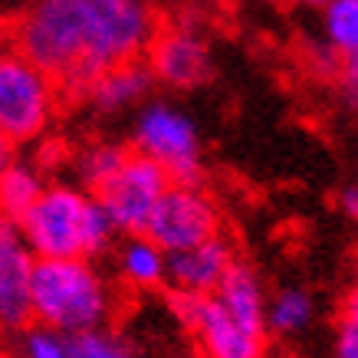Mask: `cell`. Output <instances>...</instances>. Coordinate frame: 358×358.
<instances>
[{
  "label": "cell",
  "instance_id": "1",
  "mask_svg": "<svg viewBox=\"0 0 358 358\" xmlns=\"http://www.w3.org/2000/svg\"><path fill=\"white\" fill-rule=\"evenodd\" d=\"M155 30L148 0H30L13 23L10 43L56 89L83 96L109 66L141 59Z\"/></svg>",
  "mask_w": 358,
  "mask_h": 358
},
{
  "label": "cell",
  "instance_id": "2",
  "mask_svg": "<svg viewBox=\"0 0 358 358\" xmlns=\"http://www.w3.org/2000/svg\"><path fill=\"white\" fill-rule=\"evenodd\" d=\"M115 296L109 280L89 257H50L33 260L30 273V315L36 326L63 336L106 326Z\"/></svg>",
  "mask_w": 358,
  "mask_h": 358
},
{
  "label": "cell",
  "instance_id": "3",
  "mask_svg": "<svg viewBox=\"0 0 358 358\" xmlns=\"http://www.w3.org/2000/svg\"><path fill=\"white\" fill-rule=\"evenodd\" d=\"M131 152L152 158L174 185H201L204 152L197 122L171 99H145L131 122Z\"/></svg>",
  "mask_w": 358,
  "mask_h": 358
},
{
  "label": "cell",
  "instance_id": "4",
  "mask_svg": "<svg viewBox=\"0 0 358 358\" xmlns=\"http://www.w3.org/2000/svg\"><path fill=\"white\" fill-rule=\"evenodd\" d=\"M59 89L40 66L20 53L0 56V138L10 145H33L53 125Z\"/></svg>",
  "mask_w": 358,
  "mask_h": 358
},
{
  "label": "cell",
  "instance_id": "5",
  "mask_svg": "<svg viewBox=\"0 0 358 358\" xmlns=\"http://www.w3.org/2000/svg\"><path fill=\"white\" fill-rule=\"evenodd\" d=\"M86 201L89 194L73 181H46L40 197L23 210L20 220H13L23 243L30 247L36 260L83 257L79 253V234H83Z\"/></svg>",
  "mask_w": 358,
  "mask_h": 358
},
{
  "label": "cell",
  "instance_id": "6",
  "mask_svg": "<svg viewBox=\"0 0 358 358\" xmlns=\"http://www.w3.org/2000/svg\"><path fill=\"white\" fill-rule=\"evenodd\" d=\"M141 234L155 240L164 253L194 247L220 234V207L201 185H168L155 201Z\"/></svg>",
  "mask_w": 358,
  "mask_h": 358
},
{
  "label": "cell",
  "instance_id": "7",
  "mask_svg": "<svg viewBox=\"0 0 358 358\" xmlns=\"http://www.w3.org/2000/svg\"><path fill=\"white\" fill-rule=\"evenodd\" d=\"M171 313L197 338L204 358H263L266 332L240 326L214 296H194L171 289Z\"/></svg>",
  "mask_w": 358,
  "mask_h": 358
},
{
  "label": "cell",
  "instance_id": "8",
  "mask_svg": "<svg viewBox=\"0 0 358 358\" xmlns=\"http://www.w3.org/2000/svg\"><path fill=\"white\" fill-rule=\"evenodd\" d=\"M168 185H171V178L152 158H145V155L129 148L125 162L119 164V171L99 187L96 197L99 204L106 207V214L112 217L119 234H141L155 201L162 197V191Z\"/></svg>",
  "mask_w": 358,
  "mask_h": 358
},
{
  "label": "cell",
  "instance_id": "9",
  "mask_svg": "<svg viewBox=\"0 0 358 358\" xmlns=\"http://www.w3.org/2000/svg\"><path fill=\"white\" fill-rule=\"evenodd\" d=\"M145 66L155 83L178 92L201 89L214 79V53L210 43L191 27H164L155 30L145 46Z\"/></svg>",
  "mask_w": 358,
  "mask_h": 358
},
{
  "label": "cell",
  "instance_id": "10",
  "mask_svg": "<svg viewBox=\"0 0 358 358\" xmlns=\"http://www.w3.org/2000/svg\"><path fill=\"white\" fill-rule=\"evenodd\" d=\"M30 247L23 243L17 224L0 217V329L20 332L33 322L30 315Z\"/></svg>",
  "mask_w": 358,
  "mask_h": 358
},
{
  "label": "cell",
  "instance_id": "11",
  "mask_svg": "<svg viewBox=\"0 0 358 358\" xmlns=\"http://www.w3.org/2000/svg\"><path fill=\"white\" fill-rule=\"evenodd\" d=\"M234 243L224 234L201 240L194 247L174 250L168 253L164 263V282L178 289V293H194V296H210L214 286L220 282V276L227 273V266L234 263Z\"/></svg>",
  "mask_w": 358,
  "mask_h": 358
},
{
  "label": "cell",
  "instance_id": "12",
  "mask_svg": "<svg viewBox=\"0 0 358 358\" xmlns=\"http://www.w3.org/2000/svg\"><path fill=\"white\" fill-rule=\"evenodd\" d=\"M152 89H155V79L148 73V66L141 59H129V63L109 66L106 73H99L86 86L83 96L92 102L96 112L119 115V112H129L135 106H141L145 99L152 96Z\"/></svg>",
  "mask_w": 358,
  "mask_h": 358
},
{
  "label": "cell",
  "instance_id": "13",
  "mask_svg": "<svg viewBox=\"0 0 358 358\" xmlns=\"http://www.w3.org/2000/svg\"><path fill=\"white\" fill-rule=\"evenodd\" d=\"M214 299H217L227 315H234L240 326L253 329V332H266V286H263L260 273L253 270L247 260H237L227 266V273L220 276V282L214 286Z\"/></svg>",
  "mask_w": 358,
  "mask_h": 358
},
{
  "label": "cell",
  "instance_id": "14",
  "mask_svg": "<svg viewBox=\"0 0 358 358\" xmlns=\"http://www.w3.org/2000/svg\"><path fill=\"white\" fill-rule=\"evenodd\" d=\"M112 253H115L119 280L129 282L131 289H158V286H164L168 253L145 234H125V240L115 243Z\"/></svg>",
  "mask_w": 358,
  "mask_h": 358
},
{
  "label": "cell",
  "instance_id": "15",
  "mask_svg": "<svg viewBox=\"0 0 358 358\" xmlns=\"http://www.w3.org/2000/svg\"><path fill=\"white\" fill-rule=\"evenodd\" d=\"M266 332L282 338L303 336L315 322V299L306 286H280L273 299H266Z\"/></svg>",
  "mask_w": 358,
  "mask_h": 358
},
{
  "label": "cell",
  "instance_id": "16",
  "mask_svg": "<svg viewBox=\"0 0 358 358\" xmlns=\"http://www.w3.org/2000/svg\"><path fill=\"white\" fill-rule=\"evenodd\" d=\"M125 155H129V145H122V141H92L86 148H79L73 155V162H69L73 185H79L86 194H96L99 187L119 171Z\"/></svg>",
  "mask_w": 358,
  "mask_h": 358
},
{
  "label": "cell",
  "instance_id": "17",
  "mask_svg": "<svg viewBox=\"0 0 358 358\" xmlns=\"http://www.w3.org/2000/svg\"><path fill=\"white\" fill-rule=\"evenodd\" d=\"M46 178L43 171L30 162L13 158L3 171H0V217L20 220V214L40 197Z\"/></svg>",
  "mask_w": 358,
  "mask_h": 358
},
{
  "label": "cell",
  "instance_id": "18",
  "mask_svg": "<svg viewBox=\"0 0 358 358\" xmlns=\"http://www.w3.org/2000/svg\"><path fill=\"white\" fill-rule=\"evenodd\" d=\"M322 33L342 63H358V0H329L322 7Z\"/></svg>",
  "mask_w": 358,
  "mask_h": 358
},
{
  "label": "cell",
  "instance_id": "19",
  "mask_svg": "<svg viewBox=\"0 0 358 358\" xmlns=\"http://www.w3.org/2000/svg\"><path fill=\"white\" fill-rule=\"evenodd\" d=\"M66 348H69V358H135L129 338L106 326L66 336Z\"/></svg>",
  "mask_w": 358,
  "mask_h": 358
},
{
  "label": "cell",
  "instance_id": "20",
  "mask_svg": "<svg viewBox=\"0 0 358 358\" xmlns=\"http://www.w3.org/2000/svg\"><path fill=\"white\" fill-rule=\"evenodd\" d=\"M115 237H119V230H115L112 217L106 214V207L99 204L96 194H89L86 214H83V234H79V253L89 257V260L106 257L115 247Z\"/></svg>",
  "mask_w": 358,
  "mask_h": 358
},
{
  "label": "cell",
  "instance_id": "21",
  "mask_svg": "<svg viewBox=\"0 0 358 358\" xmlns=\"http://www.w3.org/2000/svg\"><path fill=\"white\" fill-rule=\"evenodd\" d=\"M23 358H69V348H66V336L56 332V329L46 326H27V336H23Z\"/></svg>",
  "mask_w": 358,
  "mask_h": 358
},
{
  "label": "cell",
  "instance_id": "22",
  "mask_svg": "<svg viewBox=\"0 0 358 358\" xmlns=\"http://www.w3.org/2000/svg\"><path fill=\"white\" fill-rule=\"evenodd\" d=\"M336 358H358V299L355 293L345 299L336 326Z\"/></svg>",
  "mask_w": 358,
  "mask_h": 358
},
{
  "label": "cell",
  "instance_id": "23",
  "mask_svg": "<svg viewBox=\"0 0 358 358\" xmlns=\"http://www.w3.org/2000/svg\"><path fill=\"white\" fill-rule=\"evenodd\" d=\"M338 207H342L345 217H352V220L358 217V187L355 185H345L338 191Z\"/></svg>",
  "mask_w": 358,
  "mask_h": 358
},
{
  "label": "cell",
  "instance_id": "24",
  "mask_svg": "<svg viewBox=\"0 0 358 358\" xmlns=\"http://www.w3.org/2000/svg\"><path fill=\"white\" fill-rule=\"evenodd\" d=\"M13 158H17V145H10L7 138H0V171H3Z\"/></svg>",
  "mask_w": 358,
  "mask_h": 358
},
{
  "label": "cell",
  "instance_id": "25",
  "mask_svg": "<svg viewBox=\"0 0 358 358\" xmlns=\"http://www.w3.org/2000/svg\"><path fill=\"white\" fill-rule=\"evenodd\" d=\"M299 3H306V7H319V10H322V7H326L329 0H299Z\"/></svg>",
  "mask_w": 358,
  "mask_h": 358
},
{
  "label": "cell",
  "instance_id": "26",
  "mask_svg": "<svg viewBox=\"0 0 358 358\" xmlns=\"http://www.w3.org/2000/svg\"><path fill=\"white\" fill-rule=\"evenodd\" d=\"M3 53H7V46H3V40H0V56H3Z\"/></svg>",
  "mask_w": 358,
  "mask_h": 358
},
{
  "label": "cell",
  "instance_id": "27",
  "mask_svg": "<svg viewBox=\"0 0 358 358\" xmlns=\"http://www.w3.org/2000/svg\"><path fill=\"white\" fill-rule=\"evenodd\" d=\"M270 3H282V0H270Z\"/></svg>",
  "mask_w": 358,
  "mask_h": 358
}]
</instances>
